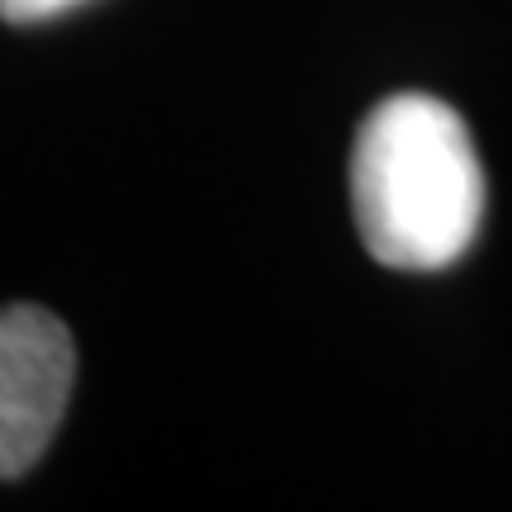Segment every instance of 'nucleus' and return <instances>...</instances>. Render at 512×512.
<instances>
[{
  "mask_svg": "<svg viewBox=\"0 0 512 512\" xmlns=\"http://www.w3.org/2000/svg\"><path fill=\"white\" fill-rule=\"evenodd\" d=\"M76 5H86V0H0V19H10V24H38V19L67 15Z\"/></svg>",
  "mask_w": 512,
  "mask_h": 512,
  "instance_id": "obj_3",
  "label": "nucleus"
},
{
  "mask_svg": "<svg viewBox=\"0 0 512 512\" xmlns=\"http://www.w3.org/2000/svg\"><path fill=\"white\" fill-rule=\"evenodd\" d=\"M351 204L366 252L394 271H441L484 223V166L470 128L432 95H389L351 152Z\"/></svg>",
  "mask_w": 512,
  "mask_h": 512,
  "instance_id": "obj_1",
  "label": "nucleus"
},
{
  "mask_svg": "<svg viewBox=\"0 0 512 512\" xmlns=\"http://www.w3.org/2000/svg\"><path fill=\"white\" fill-rule=\"evenodd\" d=\"M76 380L67 328L48 309H0V479L29 475L53 446Z\"/></svg>",
  "mask_w": 512,
  "mask_h": 512,
  "instance_id": "obj_2",
  "label": "nucleus"
}]
</instances>
